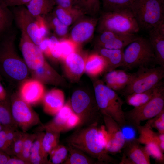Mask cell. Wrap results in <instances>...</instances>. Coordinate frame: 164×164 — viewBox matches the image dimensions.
I'll return each mask as SVG.
<instances>
[{"instance_id": "f6af8a7d", "label": "cell", "mask_w": 164, "mask_h": 164, "mask_svg": "<svg viewBox=\"0 0 164 164\" xmlns=\"http://www.w3.org/2000/svg\"><path fill=\"white\" fill-rule=\"evenodd\" d=\"M6 164H29L22 159L15 156L10 157Z\"/></svg>"}, {"instance_id": "484cf974", "label": "cell", "mask_w": 164, "mask_h": 164, "mask_svg": "<svg viewBox=\"0 0 164 164\" xmlns=\"http://www.w3.org/2000/svg\"><path fill=\"white\" fill-rule=\"evenodd\" d=\"M52 12L61 23L69 27L84 15L76 7L66 9L57 5L54 7Z\"/></svg>"}, {"instance_id": "b9f144b4", "label": "cell", "mask_w": 164, "mask_h": 164, "mask_svg": "<svg viewBox=\"0 0 164 164\" xmlns=\"http://www.w3.org/2000/svg\"><path fill=\"white\" fill-rule=\"evenodd\" d=\"M81 121L79 117L74 112L69 117L66 122L65 131L72 129L80 125Z\"/></svg>"}, {"instance_id": "d6986e66", "label": "cell", "mask_w": 164, "mask_h": 164, "mask_svg": "<svg viewBox=\"0 0 164 164\" xmlns=\"http://www.w3.org/2000/svg\"><path fill=\"white\" fill-rule=\"evenodd\" d=\"M106 72L103 82L115 91L124 90L130 83L134 75V73H129L120 69H115Z\"/></svg>"}, {"instance_id": "30bf717a", "label": "cell", "mask_w": 164, "mask_h": 164, "mask_svg": "<svg viewBox=\"0 0 164 164\" xmlns=\"http://www.w3.org/2000/svg\"><path fill=\"white\" fill-rule=\"evenodd\" d=\"M164 109V86L149 101L129 111L124 112L126 121L135 127L143 121L156 116Z\"/></svg>"}, {"instance_id": "7bdbcfd3", "label": "cell", "mask_w": 164, "mask_h": 164, "mask_svg": "<svg viewBox=\"0 0 164 164\" xmlns=\"http://www.w3.org/2000/svg\"><path fill=\"white\" fill-rule=\"evenodd\" d=\"M0 151L7 153L6 129L4 126L0 132Z\"/></svg>"}, {"instance_id": "d4e9b609", "label": "cell", "mask_w": 164, "mask_h": 164, "mask_svg": "<svg viewBox=\"0 0 164 164\" xmlns=\"http://www.w3.org/2000/svg\"><path fill=\"white\" fill-rule=\"evenodd\" d=\"M164 86V83L162 80L157 85L150 90L125 96V102L128 105L134 108L141 106L150 100Z\"/></svg>"}, {"instance_id": "c3c4849f", "label": "cell", "mask_w": 164, "mask_h": 164, "mask_svg": "<svg viewBox=\"0 0 164 164\" xmlns=\"http://www.w3.org/2000/svg\"><path fill=\"white\" fill-rule=\"evenodd\" d=\"M161 3L164 5V0H159Z\"/></svg>"}, {"instance_id": "e575fe53", "label": "cell", "mask_w": 164, "mask_h": 164, "mask_svg": "<svg viewBox=\"0 0 164 164\" xmlns=\"http://www.w3.org/2000/svg\"><path fill=\"white\" fill-rule=\"evenodd\" d=\"M68 154L67 146L58 145L49 154L51 164H63L67 159Z\"/></svg>"}, {"instance_id": "ac0fdd59", "label": "cell", "mask_w": 164, "mask_h": 164, "mask_svg": "<svg viewBox=\"0 0 164 164\" xmlns=\"http://www.w3.org/2000/svg\"><path fill=\"white\" fill-rule=\"evenodd\" d=\"M155 57V64L164 68V19L148 32Z\"/></svg>"}, {"instance_id": "8fae6325", "label": "cell", "mask_w": 164, "mask_h": 164, "mask_svg": "<svg viewBox=\"0 0 164 164\" xmlns=\"http://www.w3.org/2000/svg\"><path fill=\"white\" fill-rule=\"evenodd\" d=\"M10 100L12 118L22 132H26L34 126L42 124L38 114L22 99L19 94H12Z\"/></svg>"}, {"instance_id": "8d00e7d4", "label": "cell", "mask_w": 164, "mask_h": 164, "mask_svg": "<svg viewBox=\"0 0 164 164\" xmlns=\"http://www.w3.org/2000/svg\"><path fill=\"white\" fill-rule=\"evenodd\" d=\"M133 0H102L103 11L110 12L130 8Z\"/></svg>"}, {"instance_id": "5b68a950", "label": "cell", "mask_w": 164, "mask_h": 164, "mask_svg": "<svg viewBox=\"0 0 164 164\" xmlns=\"http://www.w3.org/2000/svg\"><path fill=\"white\" fill-rule=\"evenodd\" d=\"M94 95L102 115H106L111 117L120 127L126 123L122 109L124 101L116 91L106 86L103 81L99 80L94 84Z\"/></svg>"}, {"instance_id": "9a60e30c", "label": "cell", "mask_w": 164, "mask_h": 164, "mask_svg": "<svg viewBox=\"0 0 164 164\" xmlns=\"http://www.w3.org/2000/svg\"><path fill=\"white\" fill-rule=\"evenodd\" d=\"M108 135V140L105 149L109 154L114 155L119 152L125 143L124 136L119 124L111 117L102 115Z\"/></svg>"}, {"instance_id": "f1b7e54d", "label": "cell", "mask_w": 164, "mask_h": 164, "mask_svg": "<svg viewBox=\"0 0 164 164\" xmlns=\"http://www.w3.org/2000/svg\"><path fill=\"white\" fill-rule=\"evenodd\" d=\"M67 147L68 154L63 164H98L95 159L80 150L69 145H67Z\"/></svg>"}, {"instance_id": "7c38bea8", "label": "cell", "mask_w": 164, "mask_h": 164, "mask_svg": "<svg viewBox=\"0 0 164 164\" xmlns=\"http://www.w3.org/2000/svg\"><path fill=\"white\" fill-rule=\"evenodd\" d=\"M12 8L13 19L18 28L39 46L45 38L40 32L38 17L32 15L24 5Z\"/></svg>"}, {"instance_id": "ab89813d", "label": "cell", "mask_w": 164, "mask_h": 164, "mask_svg": "<svg viewBox=\"0 0 164 164\" xmlns=\"http://www.w3.org/2000/svg\"><path fill=\"white\" fill-rule=\"evenodd\" d=\"M145 125L156 129L158 132L164 133V109L154 117L148 120Z\"/></svg>"}, {"instance_id": "7dc6e473", "label": "cell", "mask_w": 164, "mask_h": 164, "mask_svg": "<svg viewBox=\"0 0 164 164\" xmlns=\"http://www.w3.org/2000/svg\"><path fill=\"white\" fill-rule=\"evenodd\" d=\"M10 156L6 153L0 151V164H6Z\"/></svg>"}, {"instance_id": "2e32d148", "label": "cell", "mask_w": 164, "mask_h": 164, "mask_svg": "<svg viewBox=\"0 0 164 164\" xmlns=\"http://www.w3.org/2000/svg\"><path fill=\"white\" fill-rule=\"evenodd\" d=\"M119 164H150V156L137 138L125 142Z\"/></svg>"}, {"instance_id": "6da1fadb", "label": "cell", "mask_w": 164, "mask_h": 164, "mask_svg": "<svg viewBox=\"0 0 164 164\" xmlns=\"http://www.w3.org/2000/svg\"><path fill=\"white\" fill-rule=\"evenodd\" d=\"M108 140L104 125H95L78 127L66 142L95 159L98 164H117L106 150Z\"/></svg>"}, {"instance_id": "3957f363", "label": "cell", "mask_w": 164, "mask_h": 164, "mask_svg": "<svg viewBox=\"0 0 164 164\" xmlns=\"http://www.w3.org/2000/svg\"><path fill=\"white\" fill-rule=\"evenodd\" d=\"M19 47L24 60L33 78L43 84H62L64 80L47 62L43 53L25 33L21 32Z\"/></svg>"}, {"instance_id": "5bb4252c", "label": "cell", "mask_w": 164, "mask_h": 164, "mask_svg": "<svg viewBox=\"0 0 164 164\" xmlns=\"http://www.w3.org/2000/svg\"><path fill=\"white\" fill-rule=\"evenodd\" d=\"M98 17L82 16L72 25L68 38L78 45L91 40L96 28Z\"/></svg>"}, {"instance_id": "f907efd6", "label": "cell", "mask_w": 164, "mask_h": 164, "mask_svg": "<svg viewBox=\"0 0 164 164\" xmlns=\"http://www.w3.org/2000/svg\"><path fill=\"white\" fill-rule=\"evenodd\" d=\"M1 0V1H2V0Z\"/></svg>"}, {"instance_id": "1f68e13d", "label": "cell", "mask_w": 164, "mask_h": 164, "mask_svg": "<svg viewBox=\"0 0 164 164\" xmlns=\"http://www.w3.org/2000/svg\"><path fill=\"white\" fill-rule=\"evenodd\" d=\"M75 5L84 15L98 17L101 12L100 0H75Z\"/></svg>"}, {"instance_id": "7a4b0ae2", "label": "cell", "mask_w": 164, "mask_h": 164, "mask_svg": "<svg viewBox=\"0 0 164 164\" xmlns=\"http://www.w3.org/2000/svg\"><path fill=\"white\" fill-rule=\"evenodd\" d=\"M16 33L11 29L0 37V76L11 84L28 79L30 73L15 46Z\"/></svg>"}, {"instance_id": "cb8c5ba5", "label": "cell", "mask_w": 164, "mask_h": 164, "mask_svg": "<svg viewBox=\"0 0 164 164\" xmlns=\"http://www.w3.org/2000/svg\"><path fill=\"white\" fill-rule=\"evenodd\" d=\"M95 48L96 52L102 56L107 62V72L122 67L124 61V49H108L99 47Z\"/></svg>"}, {"instance_id": "4dcf8cb0", "label": "cell", "mask_w": 164, "mask_h": 164, "mask_svg": "<svg viewBox=\"0 0 164 164\" xmlns=\"http://www.w3.org/2000/svg\"><path fill=\"white\" fill-rule=\"evenodd\" d=\"M13 20L12 10L0 0V37L12 29Z\"/></svg>"}, {"instance_id": "836d02e7", "label": "cell", "mask_w": 164, "mask_h": 164, "mask_svg": "<svg viewBox=\"0 0 164 164\" xmlns=\"http://www.w3.org/2000/svg\"><path fill=\"white\" fill-rule=\"evenodd\" d=\"M42 142L43 152L44 156L47 158L48 155L58 144L60 133L46 130Z\"/></svg>"}, {"instance_id": "60d3db41", "label": "cell", "mask_w": 164, "mask_h": 164, "mask_svg": "<svg viewBox=\"0 0 164 164\" xmlns=\"http://www.w3.org/2000/svg\"><path fill=\"white\" fill-rule=\"evenodd\" d=\"M124 136L125 142L136 138V130L135 127L127 123L121 127Z\"/></svg>"}, {"instance_id": "4fadbf2b", "label": "cell", "mask_w": 164, "mask_h": 164, "mask_svg": "<svg viewBox=\"0 0 164 164\" xmlns=\"http://www.w3.org/2000/svg\"><path fill=\"white\" fill-rule=\"evenodd\" d=\"M139 136L137 139L145 148L150 155L155 159L158 163L164 164V155L161 149L164 148V135L154 132L152 128L145 124L135 126Z\"/></svg>"}, {"instance_id": "f35d334b", "label": "cell", "mask_w": 164, "mask_h": 164, "mask_svg": "<svg viewBox=\"0 0 164 164\" xmlns=\"http://www.w3.org/2000/svg\"><path fill=\"white\" fill-rule=\"evenodd\" d=\"M26 132L18 130L11 148V156L20 158Z\"/></svg>"}, {"instance_id": "f546056e", "label": "cell", "mask_w": 164, "mask_h": 164, "mask_svg": "<svg viewBox=\"0 0 164 164\" xmlns=\"http://www.w3.org/2000/svg\"><path fill=\"white\" fill-rule=\"evenodd\" d=\"M45 133L40 131L34 141L30 151V161L32 164H51L48 159L43 154L42 142Z\"/></svg>"}, {"instance_id": "bcb514c9", "label": "cell", "mask_w": 164, "mask_h": 164, "mask_svg": "<svg viewBox=\"0 0 164 164\" xmlns=\"http://www.w3.org/2000/svg\"><path fill=\"white\" fill-rule=\"evenodd\" d=\"M1 78L0 76V101H5L9 98L6 90L1 83Z\"/></svg>"}, {"instance_id": "d6a6232c", "label": "cell", "mask_w": 164, "mask_h": 164, "mask_svg": "<svg viewBox=\"0 0 164 164\" xmlns=\"http://www.w3.org/2000/svg\"><path fill=\"white\" fill-rule=\"evenodd\" d=\"M0 124L3 126L18 128L12 118L10 99L0 101Z\"/></svg>"}, {"instance_id": "ffe728a7", "label": "cell", "mask_w": 164, "mask_h": 164, "mask_svg": "<svg viewBox=\"0 0 164 164\" xmlns=\"http://www.w3.org/2000/svg\"><path fill=\"white\" fill-rule=\"evenodd\" d=\"M85 60L77 51L67 56L63 61L66 73L73 81H77L84 72Z\"/></svg>"}, {"instance_id": "ba28073f", "label": "cell", "mask_w": 164, "mask_h": 164, "mask_svg": "<svg viewBox=\"0 0 164 164\" xmlns=\"http://www.w3.org/2000/svg\"><path fill=\"white\" fill-rule=\"evenodd\" d=\"M130 8L140 29L148 32L164 19V5L159 0H133Z\"/></svg>"}, {"instance_id": "83f0119b", "label": "cell", "mask_w": 164, "mask_h": 164, "mask_svg": "<svg viewBox=\"0 0 164 164\" xmlns=\"http://www.w3.org/2000/svg\"><path fill=\"white\" fill-rule=\"evenodd\" d=\"M43 17L49 29L53 31L54 36L60 39L68 38L69 26L61 23L52 12Z\"/></svg>"}, {"instance_id": "d590c367", "label": "cell", "mask_w": 164, "mask_h": 164, "mask_svg": "<svg viewBox=\"0 0 164 164\" xmlns=\"http://www.w3.org/2000/svg\"><path fill=\"white\" fill-rule=\"evenodd\" d=\"M78 46L68 38L60 39L59 50L60 60H63L69 55L77 51Z\"/></svg>"}, {"instance_id": "277c9868", "label": "cell", "mask_w": 164, "mask_h": 164, "mask_svg": "<svg viewBox=\"0 0 164 164\" xmlns=\"http://www.w3.org/2000/svg\"><path fill=\"white\" fill-rule=\"evenodd\" d=\"M96 30L99 33L109 31L126 34H135L140 30L130 8L100 12Z\"/></svg>"}, {"instance_id": "9c48e42d", "label": "cell", "mask_w": 164, "mask_h": 164, "mask_svg": "<svg viewBox=\"0 0 164 164\" xmlns=\"http://www.w3.org/2000/svg\"><path fill=\"white\" fill-rule=\"evenodd\" d=\"M134 73L128 84L122 91L125 96L134 93L144 92L157 85L164 77V68L140 67Z\"/></svg>"}, {"instance_id": "e0dca14e", "label": "cell", "mask_w": 164, "mask_h": 164, "mask_svg": "<svg viewBox=\"0 0 164 164\" xmlns=\"http://www.w3.org/2000/svg\"><path fill=\"white\" fill-rule=\"evenodd\" d=\"M45 94L43 84L32 78L22 83L19 94L22 100L31 105L42 101Z\"/></svg>"}, {"instance_id": "8992f818", "label": "cell", "mask_w": 164, "mask_h": 164, "mask_svg": "<svg viewBox=\"0 0 164 164\" xmlns=\"http://www.w3.org/2000/svg\"><path fill=\"white\" fill-rule=\"evenodd\" d=\"M70 103L73 112L80 118L81 122L78 127L100 125L103 118L97 106L94 94L78 89L72 94Z\"/></svg>"}, {"instance_id": "4316f807", "label": "cell", "mask_w": 164, "mask_h": 164, "mask_svg": "<svg viewBox=\"0 0 164 164\" xmlns=\"http://www.w3.org/2000/svg\"><path fill=\"white\" fill-rule=\"evenodd\" d=\"M29 12L35 17L44 16L52 11L54 0H31L25 5Z\"/></svg>"}, {"instance_id": "ee69618b", "label": "cell", "mask_w": 164, "mask_h": 164, "mask_svg": "<svg viewBox=\"0 0 164 164\" xmlns=\"http://www.w3.org/2000/svg\"><path fill=\"white\" fill-rule=\"evenodd\" d=\"M31 0H2L4 4L8 7H14L25 5Z\"/></svg>"}, {"instance_id": "44dd1931", "label": "cell", "mask_w": 164, "mask_h": 164, "mask_svg": "<svg viewBox=\"0 0 164 164\" xmlns=\"http://www.w3.org/2000/svg\"><path fill=\"white\" fill-rule=\"evenodd\" d=\"M42 101L44 111L55 116L64 104V94L60 89H53L45 93Z\"/></svg>"}, {"instance_id": "681fc988", "label": "cell", "mask_w": 164, "mask_h": 164, "mask_svg": "<svg viewBox=\"0 0 164 164\" xmlns=\"http://www.w3.org/2000/svg\"><path fill=\"white\" fill-rule=\"evenodd\" d=\"M3 127V126L2 125L0 124V132L1 131V130L2 129Z\"/></svg>"}, {"instance_id": "7402d4cb", "label": "cell", "mask_w": 164, "mask_h": 164, "mask_svg": "<svg viewBox=\"0 0 164 164\" xmlns=\"http://www.w3.org/2000/svg\"><path fill=\"white\" fill-rule=\"evenodd\" d=\"M73 112L70 102L67 103L52 120L46 124L41 125L40 131L48 130L60 133L65 131L67 120Z\"/></svg>"}, {"instance_id": "74e56055", "label": "cell", "mask_w": 164, "mask_h": 164, "mask_svg": "<svg viewBox=\"0 0 164 164\" xmlns=\"http://www.w3.org/2000/svg\"><path fill=\"white\" fill-rule=\"evenodd\" d=\"M37 136V133H26L20 158L29 164H31L30 161L31 149Z\"/></svg>"}, {"instance_id": "52a82bcc", "label": "cell", "mask_w": 164, "mask_h": 164, "mask_svg": "<svg viewBox=\"0 0 164 164\" xmlns=\"http://www.w3.org/2000/svg\"><path fill=\"white\" fill-rule=\"evenodd\" d=\"M125 48L122 66L125 69L130 70L155 65L154 51L148 38L138 36Z\"/></svg>"}, {"instance_id": "603a6c76", "label": "cell", "mask_w": 164, "mask_h": 164, "mask_svg": "<svg viewBox=\"0 0 164 164\" xmlns=\"http://www.w3.org/2000/svg\"><path fill=\"white\" fill-rule=\"evenodd\" d=\"M107 64L104 58L97 52L85 59L84 71L89 75L96 77L107 72Z\"/></svg>"}]
</instances>
